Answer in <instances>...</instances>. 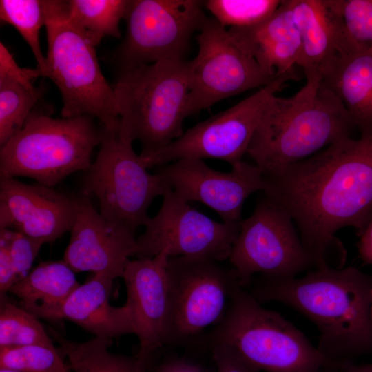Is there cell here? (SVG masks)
<instances>
[{
  "instance_id": "6da1fadb",
  "label": "cell",
  "mask_w": 372,
  "mask_h": 372,
  "mask_svg": "<svg viewBox=\"0 0 372 372\" xmlns=\"http://www.w3.org/2000/svg\"><path fill=\"white\" fill-rule=\"evenodd\" d=\"M345 136L265 179L264 194L291 216L315 268L344 267L335 233L359 235L372 216V128Z\"/></svg>"
},
{
  "instance_id": "7a4b0ae2",
  "label": "cell",
  "mask_w": 372,
  "mask_h": 372,
  "mask_svg": "<svg viewBox=\"0 0 372 372\" xmlns=\"http://www.w3.org/2000/svg\"><path fill=\"white\" fill-rule=\"evenodd\" d=\"M249 286L261 304H285L311 321L318 331V349L333 362H354L372 352V274L351 266L324 267L300 278L258 274Z\"/></svg>"
},
{
  "instance_id": "3957f363",
  "label": "cell",
  "mask_w": 372,
  "mask_h": 372,
  "mask_svg": "<svg viewBox=\"0 0 372 372\" xmlns=\"http://www.w3.org/2000/svg\"><path fill=\"white\" fill-rule=\"evenodd\" d=\"M355 129L335 94L321 79L289 97L267 103L247 154L264 178L316 154Z\"/></svg>"
},
{
  "instance_id": "277c9868",
  "label": "cell",
  "mask_w": 372,
  "mask_h": 372,
  "mask_svg": "<svg viewBox=\"0 0 372 372\" xmlns=\"http://www.w3.org/2000/svg\"><path fill=\"white\" fill-rule=\"evenodd\" d=\"M202 342L229 347L254 372H331L339 364L245 287L234 291L223 317Z\"/></svg>"
},
{
  "instance_id": "5b68a950",
  "label": "cell",
  "mask_w": 372,
  "mask_h": 372,
  "mask_svg": "<svg viewBox=\"0 0 372 372\" xmlns=\"http://www.w3.org/2000/svg\"><path fill=\"white\" fill-rule=\"evenodd\" d=\"M189 61L163 59L120 71L113 85L119 131L138 140L140 156L157 153L183 133L189 90Z\"/></svg>"
},
{
  "instance_id": "8992f818",
  "label": "cell",
  "mask_w": 372,
  "mask_h": 372,
  "mask_svg": "<svg viewBox=\"0 0 372 372\" xmlns=\"http://www.w3.org/2000/svg\"><path fill=\"white\" fill-rule=\"evenodd\" d=\"M82 115L54 118L34 108L22 128L1 146L0 178L28 177L54 187L78 171H87L103 125Z\"/></svg>"
},
{
  "instance_id": "52a82bcc",
  "label": "cell",
  "mask_w": 372,
  "mask_h": 372,
  "mask_svg": "<svg viewBox=\"0 0 372 372\" xmlns=\"http://www.w3.org/2000/svg\"><path fill=\"white\" fill-rule=\"evenodd\" d=\"M48 51L46 77L59 88L61 115H82L114 127L120 119L113 86L104 77L95 44L70 19L65 1L44 0Z\"/></svg>"
},
{
  "instance_id": "ba28073f",
  "label": "cell",
  "mask_w": 372,
  "mask_h": 372,
  "mask_svg": "<svg viewBox=\"0 0 372 372\" xmlns=\"http://www.w3.org/2000/svg\"><path fill=\"white\" fill-rule=\"evenodd\" d=\"M132 141L114 127L103 126L97 156L85 172L82 192L94 195L100 213L108 220L135 232L145 226L147 210L155 198L163 196L165 184L147 171Z\"/></svg>"
},
{
  "instance_id": "9c48e42d",
  "label": "cell",
  "mask_w": 372,
  "mask_h": 372,
  "mask_svg": "<svg viewBox=\"0 0 372 372\" xmlns=\"http://www.w3.org/2000/svg\"><path fill=\"white\" fill-rule=\"evenodd\" d=\"M167 275L168 346L202 341L205 330L223 317L234 291L247 287L234 268L205 258L169 256Z\"/></svg>"
},
{
  "instance_id": "30bf717a",
  "label": "cell",
  "mask_w": 372,
  "mask_h": 372,
  "mask_svg": "<svg viewBox=\"0 0 372 372\" xmlns=\"http://www.w3.org/2000/svg\"><path fill=\"white\" fill-rule=\"evenodd\" d=\"M296 71L277 76L250 96L189 128L163 149L142 158L147 169L185 158L225 161L238 164L248 147L269 99L291 80Z\"/></svg>"
},
{
  "instance_id": "8fae6325",
  "label": "cell",
  "mask_w": 372,
  "mask_h": 372,
  "mask_svg": "<svg viewBox=\"0 0 372 372\" xmlns=\"http://www.w3.org/2000/svg\"><path fill=\"white\" fill-rule=\"evenodd\" d=\"M228 260L247 287L256 274L291 278L315 268L291 216L265 194L241 221Z\"/></svg>"
},
{
  "instance_id": "7c38bea8",
  "label": "cell",
  "mask_w": 372,
  "mask_h": 372,
  "mask_svg": "<svg viewBox=\"0 0 372 372\" xmlns=\"http://www.w3.org/2000/svg\"><path fill=\"white\" fill-rule=\"evenodd\" d=\"M204 1L131 0L126 36L115 60L120 71L163 59H184L207 17Z\"/></svg>"
},
{
  "instance_id": "4fadbf2b",
  "label": "cell",
  "mask_w": 372,
  "mask_h": 372,
  "mask_svg": "<svg viewBox=\"0 0 372 372\" xmlns=\"http://www.w3.org/2000/svg\"><path fill=\"white\" fill-rule=\"evenodd\" d=\"M197 56L189 61L187 116L223 99L265 87L277 76L265 71L213 17H207L197 35Z\"/></svg>"
},
{
  "instance_id": "5bb4252c",
  "label": "cell",
  "mask_w": 372,
  "mask_h": 372,
  "mask_svg": "<svg viewBox=\"0 0 372 372\" xmlns=\"http://www.w3.org/2000/svg\"><path fill=\"white\" fill-rule=\"evenodd\" d=\"M158 212L137 238L140 258L165 251L169 256L229 259L240 223H220L192 209L165 185Z\"/></svg>"
},
{
  "instance_id": "9a60e30c",
  "label": "cell",
  "mask_w": 372,
  "mask_h": 372,
  "mask_svg": "<svg viewBox=\"0 0 372 372\" xmlns=\"http://www.w3.org/2000/svg\"><path fill=\"white\" fill-rule=\"evenodd\" d=\"M156 174L183 200L205 205L227 223L241 222L245 200L266 189L258 167L244 161L231 167L230 172H222L202 159L185 158L161 166Z\"/></svg>"
},
{
  "instance_id": "2e32d148",
  "label": "cell",
  "mask_w": 372,
  "mask_h": 372,
  "mask_svg": "<svg viewBox=\"0 0 372 372\" xmlns=\"http://www.w3.org/2000/svg\"><path fill=\"white\" fill-rule=\"evenodd\" d=\"M90 196L82 192L75 198V220L63 260L75 273L123 278L129 258L138 253L135 232L106 219Z\"/></svg>"
},
{
  "instance_id": "e0dca14e",
  "label": "cell",
  "mask_w": 372,
  "mask_h": 372,
  "mask_svg": "<svg viewBox=\"0 0 372 372\" xmlns=\"http://www.w3.org/2000/svg\"><path fill=\"white\" fill-rule=\"evenodd\" d=\"M169 256L163 251L150 258L129 260L123 276L125 305L131 312L140 363L149 369L158 351L165 345L169 317L167 266Z\"/></svg>"
},
{
  "instance_id": "ac0fdd59",
  "label": "cell",
  "mask_w": 372,
  "mask_h": 372,
  "mask_svg": "<svg viewBox=\"0 0 372 372\" xmlns=\"http://www.w3.org/2000/svg\"><path fill=\"white\" fill-rule=\"evenodd\" d=\"M75 216V198L53 187L0 178V229L12 227L43 245L70 231Z\"/></svg>"
},
{
  "instance_id": "d6986e66",
  "label": "cell",
  "mask_w": 372,
  "mask_h": 372,
  "mask_svg": "<svg viewBox=\"0 0 372 372\" xmlns=\"http://www.w3.org/2000/svg\"><path fill=\"white\" fill-rule=\"evenodd\" d=\"M228 32L269 74L278 76L295 71L301 42L291 0L282 1L262 22L249 28H229Z\"/></svg>"
},
{
  "instance_id": "ffe728a7",
  "label": "cell",
  "mask_w": 372,
  "mask_h": 372,
  "mask_svg": "<svg viewBox=\"0 0 372 372\" xmlns=\"http://www.w3.org/2000/svg\"><path fill=\"white\" fill-rule=\"evenodd\" d=\"M114 280L94 273L72 292L61 308L56 320H70L95 337L112 338L134 334L131 312L124 304L113 307L110 298Z\"/></svg>"
},
{
  "instance_id": "44dd1931",
  "label": "cell",
  "mask_w": 372,
  "mask_h": 372,
  "mask_svg": "<svg viewBox=\"0 0 372 372\" xmlns=\"http://www.w3.org/2000/svg\"><path fill=\"white\" fill-rule=\"evenodd\" d=\"M301 42L297 65L307 80L321 79L340 57L334 30L322 0H291Z\"/></svg>"
},
{
  "instance_id": "7402d4cb",
  "label": "cell",
  "mask_w": 372,
  "mask_h": 372,
  "mask_svg": "<svg viewBox=\"0 0 372 372\" xmlns=\"http://www.w3.org/2000/svg\"><path fill=\"white\" fill-rule=\"evenodd\" d=\"M75 272L63 260L40 262L8 291L21 307L50 321L56 316L69 296L79 286Z\"/></svg>"
},
{
  "instance_id": "603a6c76",
  "label": "cell",
  "mask_w": 372,
  "mask_h": 372,
  "mask_svg": "<svg viewBox=\"0 0 372 372\" xmlns=\"http://www.w3.org/2000/svg\"><path fill=\"white\" fill-rule=\"evenodd\" d=\"M359 132L372 128V47L339 57L322 79Z\"/></svg>"
},
{
  "instance_id": "cb8c5ba5",
  "label": "cell",
  "mask_w": 372,
  "mask_h": 372,
  "mask_svg": "<svg viewBox=\"0 0 372 372\" xmlns=\"http://www.w3.org/2000/svg\"><path fill=\"white\" fill-rule=\"evenodd\" d=\"M50 335L58 342L70 372H147L136 355L127 356L110 351L111 338L94 337L85 342L70 340L53 329Z\"/></svg>"
},
{
  "instance_id": "d4e9b609",
  "label": "cell",
  "mask_w": 372,
  "mask_h": 372,
  "mask_svg": "<svg viewBox=\"0 0 372 372\" xmlns=\"http://www.w3.org/2000/svg\"><path fill=\"white\" fill-rule=\"evenodd\" d=\"M334 30L340 56L372 47V0H322Z\"/></svg>"
},
{
  "instance_id": "484cf974",
  "label": "cell",
  "mask_w": 372,
  "mask_h": 372,
  "mask_svg": "<svg viewBox=\"0 0 372 372\" xmlns=\"http://www.w3.org/2000/svg\"><path fill=\"white\" fill-rule=\"evenodd\" d=\"M66 8L70 20L97 46L105 37H121L120 21L129 0H70Z\"/></svg>"
},
{
  "instance_id": "4316f807",
  "label": "cell",
  "mask_w": 372,
  "mask_h": 372,
  "mask_svg": "<svg viewBox=\"0 0 372 372\" xmlns=\"http://www.w3.org/2000/svg\"><path fill=\"white\" fill-rule=\"evenodd\" d=\"M6 294L1 295L0 347L41 345L56 348L39 318L8 301Z\"/></svg>"
},
{
  "instance_id": "83f0119b",
  "label": "cell",
  "mask_w": 372,
  "mask_h": 372,
  "mask_svg": "<svg viewBox=\"0 0 372 372\" xmlns=\"http://www.w3.org/2000/svg\"><path fill=\"white\" fill-rule=\"evenodd\" d=\"M0 18L22 36L33 53L37 68L46 76L45 56L39 40L40 30L45 25L44 0H1Z\"/></svg>"
},
{
  "instance_id": "f1b7e54d",
  "label": "cell",
  "mask_w": 372,
  "mask_h": 372,
  "mask_svg": "<svg viewBox=\"0 0 372 372\" xmlns=\"http://www.w3.org/2000/svg\"><path fill=\"white\" fill-rule=\"evenodd\" d=\"M41 99V91L0 77V145L23 126Z\"/></svg>"
},
{
  "instance_id": "f546056e",
  "label": "cell",
  "mask_w": 372,
  "mask_h": 372,
  "mask_svg": "<svg viewBox=\"0 0 372 372\" xmlns=\"http://www.w3.org/2000/svg\"><path fill=\"white\" fill-rule=\"evenodd\" d=\"M279 0H208L204 6L225 28L254 26L270 17L280 5Z\"/></svg>"
},
{
  "instance_id": "4dcf8cb0",
  "label": "cell",
  "mask_w": 372,
  "mask_h": 372,
  "mask_svg": "<svg viewBox=\"0 0 372 372\" xmlns=\"http://www.w3.org/2000/svg\"><path fill=\"white\" fill-rule=\"evenodd\" d=\"M0 369L17 372H70L59 348L41 345L0 347Z\"/></svg>"
},
{
  "instance_id": "1f68e13d",
  "label": "cell",
  "mask_w": 372,
  "mask_h": 372,
  "mask_svg": "<svg viewBox=\"0 0 372 372\" xmlns=\"http://www.w3.org/2000/svg\"><path fill=\"white\" fill-rule=\"evenodd\" d=\"M0 242L3 243L8 249L18 282L31 271L32 263L43 244L9 229H0Z\"/></svg>"
},
{
  "instance_id": "d6a6232c",
  "label": "cell",
  "mask_w": 372,
  "mask_h": 372,
  "mask_svg": "<svg viewBox=\"0 0 372 372\" xmlns=\"http://www.w3.org/2000/svg\"><path fill=\"white\" fill-rule=\"evenodd\" d=\"M42 76L39 68L20 67L4 44L0 43V77L15 81L27 87L34 89L32 81Z\"/></svg>"
},
{
  "instance_id": "836d02e7",
  "label": "cell",
  "mask_w": 372,
  "mask_h": 372,
  "mask_svg": "<svg viewBox=\"0 0 372 372\" xmlns=\"http://www.w3.org/2000/svg\"><path fill=\"white\" fill-rule=\"evenodd\" d=\"M210 348L217 372H254L229 347L218 344Z\"/></svg>"
},
{
  "instance_id": "e575fe53",
  "label": "cell",
  "mask_w": 372,
  "mask_h": 372,
  "mask_svg": "<svg viewBox=\"0 0 372 372\" xmlns=\"http://www.w3.org/2000/svg\"><path fill=\"white\" fill-rule=\"evenodd\" d=\"M17 282L16 275L6 246L0 242V293L6 294Z\"/></svg>"
},
{
  "instance_id": "d590c367",
  "label": "cell",
  "mask_w": 372,
  "mask_h": 372,
  "mask_svg": "<svg viewBox=\"0 0 372 372\" xmlns=\"http://www.w3.org/2000/svg\"><path fill=\"white\" fill-rule=\"evenodd\" d=\"M358 243L360 257L367 265H372V216L362 232Z\"/></svg>"
},
{
  "instance_id": "8d00e7d4",
  "label": "cell",
  "mask_w": 372,
  "mask_h": 372,
  "mask_svg": "<svg viewBox=\"0 0 372 372\" xmlns=\"http://www.w3.org/2000/svg\"><path fill=\"white\" fill-rule=\"evenodd\" d=\"M332 372H372V363L357 364L354 362L342 363Z\"/></svg>"
},
{
  "instance_id": "74e56055",
  "label": "cell",
  "mask_w": 372,
  "mask_h": 372,
  "mask_svg": "<svg viewBox=\"0 0 372 372\" xmlns=\"http://www.w3.org/2000/svg\"><path fill=\"white\" fill-rule=\"evenodd\" d=\"M370 322H371V330H372V293H371V304H370Z\"/></svg>"
},
{
  "instance_id": "f35d334b",
  "label": "cell",
  "mask_w": 372,
  "mask_h": 372,
  "mask_svg": "<svg viewBox=\"0 0 372 372\" xmlns=\"http://www.w3.org/2000/svg\"><path fill=\"white\" fill-rule=\"evenodd\" d=\"M0 372H17V371L0 369Z\"/></svg>"
}]
</instances>
